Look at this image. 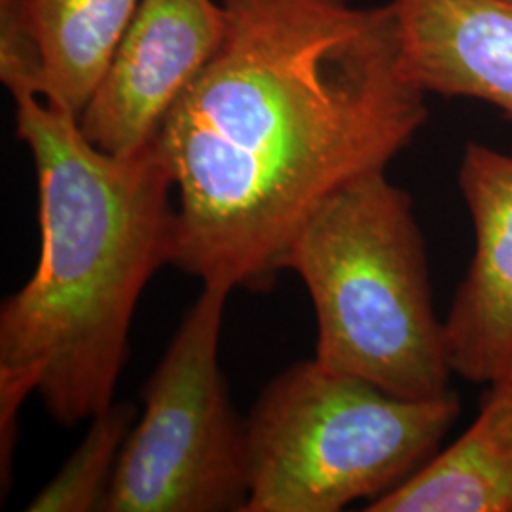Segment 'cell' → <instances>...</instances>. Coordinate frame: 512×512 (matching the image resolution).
Wrapping results in <instances>:
<instances>
[{"instance_id":"1","label":"cell","mask_w":512,"mask_h":512,"mask_svg":"<svg viewBox=\"0 0 512 512\" xmlns=\"http://www.w3.org/2000/svg\"><path fill=\"white\" fill-rule=\"evenodd\" d=\"M220 2L219 48L156 137L179 192L171 264L266 289L315 209L410 145L427 95L391 2Z\"/></svg>"},{"instance_id":"2","label":"cell","mask_w":512,"mask_h":512,"mask_svg":"<svg viewBox=\"0 0 512 512\" xmlns=\"http://www.w3.org/2000/svg\"><path fill=\"white\" fill-rule=\"evenodd\" d=\"M12 97L37 171L40 256L0 310V403L38 391L74 427L114 403L139 298L173 262L175 183L156 139L110 154L73 112L38 93Z\"/></svg>"},{"instance_id":"3","label":"cell","mask_w":512,"mask_h":512,"mask_svg":"<svg viewBox=\"0 0 512 512\" xmlns=\"http://www.w3.org/2000/svg\"><path fill=\"white\" fill-rule=\"evenodd\" d=\"M372 171L330 194L287 256L317 315L315 359L406 399L452 391L410 194Z\"/></svg>"},{"instance_id":"4","label":"cell","mask_w":512,"mask_h":512,"mask_svg":"<svg viewBox=\"0 0 512 512\" xmlns=\"http://www.w3.org/2000/svg\"><path fill=\"white\" fill-rule=\"evenodd\" d=\"M459 412L454 391L406 399L315 357L289 366L245 420L243 512H336L370 503L439 452Z\"/></svg>"},{"instance_id":"5","label":"cell","mask_w":512,"mask_h":512,"mask_svg":"<svg viewBox=\"0 0 512 512\" xmlns=\"http://www.w3.org/2000/svg\"><path fill=\"white\" fill-rule=\"evenodd\" d=\"M230 285L203 291L143 391L103 511L243 512L249 501L245 421L219 365Z\"/></svg>"},{"instance_id":"6","label":"cell","mask_w":512,"mask_h":512,"mask_svg":"<svg viewBox=\"0 0 512 512\" xmlns=\"http://www.w3.org/2000/svg\"><path fill=\"white\" fill-rule=\"evenodd\" d=\"M224 29L220 0H141L78 118L84 135L110 154L147 147L217 52Z\"/></svg>"},{"instance_id":"7","label":"cell","mask_w":512,"mask_h":512,"mask_svg":"<svg viewBox=\"0 0 512 512\" xmlns=\"http://www.w3.org/2000/svg\"><path fill=\"white\" fill-rule=\"evenodd\" d=\"M459 190L475 230V253L444 319L454 374L475 385L512 380V156L469 143Z\"/></svg>"},{"instance_id":"8","label":"cell","mask_w":512,"mask_h":512,"mask_svg":"<svg viewBox=\"0 0 512 512\" xmlns=\"http://www.w3.org/2000/svg\"><path fill=\"white\" fill-rule=\"evenodd\" d=\"M406 78L484 101L512 122V8L492 0H391Z\"/></svg>"},{"instance_id":"9","label":"cell","mask_w":512,"mask_h":512,"mask_svg":"<svg viewBox=\"0 0 512 512\" xmlns=\"http://www.w3.org/2000/svg\"><path fill=\"white\" fill-rule=\"evenodd\" d=\"M368 512H512V380L492 385L473 425Z\"/></svg>"},{"instance_id":"10","label":"cell","mask_w":512,"mask_h":512,"mask_svg":"<svg viewBox=\"0 0 512 512\" xmlns=\"http://www.w3.org/2000/svg\"><path fill=\"white\" fill-rule=\"evenodd\" d=\"M141 0H18L37 46L42 97L80 118Z\"/></svg>"},{"instance_id":"11","label":"cell","mask_w":512,"mask_h":512,"mask_svg":"<svg viewBox=\"0 0 512 512\" xmlns=\"http://www.w3.org/2000/svg\"><path fill=\"white\" fill-rule=\"evenodd\" d=\"M135 421L137 410L131 403H112L93 416L80 446L25 511H103L116 463Z\"/></svg>"},{"instance_id":"12","label":"cell","mask_w":512,"mask_h":512,"mask_svg":"<svg viewBox=\"0 0 512 512\" xmlns=\"http://www.w3.org/2000/svg\"><path fill=\"white\" fill-rule=\"evenodd\" d=\"M492 2L499 6H505V8H512V0H492Z\"/></svg>"}]
</instances>
